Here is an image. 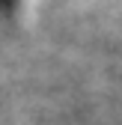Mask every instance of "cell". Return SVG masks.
I'll return each mask as SVG.
<instances>
[{"label": "cell", "instance_id": "cell-1", "mask_svg": "<svg viewBox=\"0 0 122 125\" xmlns=\"http://www.w3.org/2000/svg\"><path fill=\"white\" fill-rule=\"evenodd\" d=\"M12 6H15V0H0V12H3V15H9Z\"/></svg>", "mask_w": 122, "mask_h": 125}]
</instances>
